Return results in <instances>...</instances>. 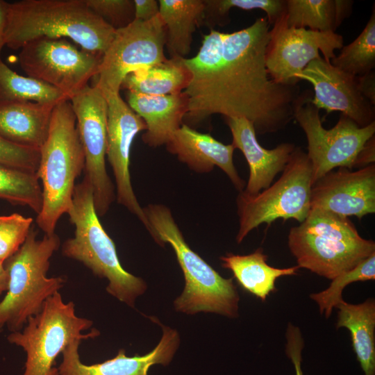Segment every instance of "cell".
I'll list each match as a JSON object with an SVG mask.
<instances>
[{
	"label": "cell",
	"mask_w": 375,
	"mask_h": 375,
	"mask_svg": "<svg viewBox=\"0 0 375 375\" xmlns=\"http://www.w3.org/2000/svg\"><path fill=\"white\" fill-rule=\"evenodd\" d=\"M269 26L267 18L260 17L231 33L212 29L194 57L181 58L190 74L183 91L187 98L183 119L197 124L214 114L243 117L259 135L278 132L290 123L301 91L298 85L275 82L267 72Z\"/></svg>",
	"instance_id": "cell-1"
},
{
	"label": "cell",
	"mask_w": 375,
	"mask_h": 375,
	"mask_svg": "<svg viewBox=\"0 0 375 375\" xmlns=\"http://www.w3.org/2000/svg\"><path fill=\"white\" fill-rule=\"evenodd\" d=\"M115 31L85 0H22L8 3L5 42L18 50L35 40L67 38L84 50L103 55Z\"/></svg>",
	"instance_id": "cell-2"
},
{
	"label": "cell",
	"mask_w": 375,
	"mask_h": 375,
	"mask_svg": "<svg viewBox=\"0 0 375 375\" xmlns=\"http://www.w3.org/2000/svg\"><path fill=\"white\" fill-rule=\"evenodd\" d=\"M39 150L35 173L42 183V207L35 221L44 235H51L60 217L71 208L76 180L85 169L84 152L69 100L55 105L47 140Z\"/></svg>",
	"instance_id": "cell-3"
},
{
	"label": "cell",
	"mask_w": 375,
	"mask_h": 375,
	"mask_svg": "<svg viewBox=\"0 0 375 375\" xmlns=\"http://www.w3.org/2000/svg\"><path fill=\"white\" fill-rule=\"evenodd\" d=\"M144 211L151 237L160 245H171L185 277L184 290L174 302L176 310L238 317L240 296L233 278H223L189 247L167 206L149 204Z\"/></svg>",
	"instance_id": "cell-4"
},
{
	"label": "cell",
	"mask_w": 375,
	"mask_h": 375,
	"mask_svg": "<svg viewBox=\"0 0 375 375\" xmlns=\"http://www.w3.org/2000/svg\"><path fill=\"white\" fill-rule=\"evenodd\" d=\"M67 214L75 228L74 236L62 245V255L83 263L98 277L106 278L108 293L133 307L136 298L147 290V284L122 267L115 243L99 221L93 190L85 176L75 186L72 205Z\"/></svg>",
	"instance_id": "cell-5"
},
{
	"label": "cell",
	"mask_w": 375,
	"mask_h": 375,
	"mask_svg": "<svg viewBox=\"0 0 375 375\" xmlns=\"http://www.w3.org/2000/svg\"><path fill=\"white\" fill-rule=\"evenodd\" d=\"M288 244L299 268L331 280L375 252L349 217L318 209L290 228Z\"/></svg>",
	"instance_id": "cell-6"
},
{
	"label": "cell",
	"mask_w": 375,
	"mask_h": 375,
	"mask_svg": "<svg viewBox=\"0 0 375 375\" xmlns=\"http://www.w3.org/2000/svg\"><path fill=\"white\" fill-rule=\"evenodd\" d=\"M37 235L32 227L20 248L3 262L8 285L0 302V331L4 326L11 333L22 331L65 284L61 276H47L50 259L60 246L59 236L44 235L38 240Z\"/></svg>",
	"instance_id": "cell-7"
},
{
	"label": "cell",
	"mask_w": 375,
	"mask_h": 375,
	"mask_svg": "<svg viewBox=\"0 0 375 375\" xmlns=\"http://www.w3.org/2000/svg\"><path fill=\"white\" fill-rule=\"evenodd\" d=\"M92 321L76 315L72 301H63L59 292L45 301L42 309L30 317L22 331L10 333L7 340L26 354L22 375H60L56 358L71 342L96 338L99 331Z\"/></svg>",
	"instance_id": "cell-8"
},
{
	"label": "cell",
	"mask_w": 375,
	"mask_h": 375,
	"mask_svg": "<svg viewBox=\"0 0 375 375\" xmlns=\"http://www.w3.org/2000/svg\"><path fill=\"white\" fill-rule=\"evenodd\" d=\"M312 168L306 153L296 147L280 178L255 195L243 191L237 197L238 244L262 224L270 225L277 219L302 222L310 210Z\"/></svg>",
	"instance_id": "cell-9"
},
{
	"label": "cell",
	"mask_w": 375,
	"mask_h": 375,
	"mask_svg": "<svg viewBox=\"0 0 375 375\" xmlns=\"http://www.w3.org/2000/svg\"><path fill=\"white\" fill-rule=\"evenodd\" d=\"M310 90L301 92L293 105V119L303 131L308 142L307 155L312 168V185L335 168L351 169L367 141L375 134V121L360 127L341 113L331 129L323 127L319 110L312 103Z\"/></svg>",
	"instance_id": "cell-10"
},
{
	"label": "cell",
	"mask_w": 375,
	"mask_h": 375,
	"mask_svg": "<svg viewBox=\"0 0 375 375\" xmlns=\"http://www.w3.org/2000/svg\"><path fill=\"white\" fill-rule=\"evenodd\" d=\"M102 56L78 49L65 38H40L23 46L18 58L27 76L56 88L69 100L97 76Z\"/></svg>",
	"instance_id": "cell-11"
},
{
	"label": "cell",
	"mask_w": 375,
	"mask_h": 375,
	"mask_svg": "<svg viewBox=\"0 0 375 375\" xmlns=\"http://www.w3.org/2000/svg\"><path fill=\"white\" fill-rule=\"evenodd\" d=\"M166 40V28L159 15L147 22L134 19L116 30L102 56L94 85L104 96L119 94L127 74L167 60L164 55Z\"/></svg>",
	"instance_id": "cell-12"
},
{
	"label": "cell",
	"mask_w": 375,
	"mask_h": 375,
	"mask_svg": "<svg viewBox=\"0 0 375 375\" xmlns=\"http://www.w3.org/2000/svg\"><path fill=\"white\" fill-rule=\"evenodd\" d=\"M85 156V176L93 190L99 217L106 214L116 198L106 167L108 104L101 91L88 84L69 100Z\"/></svg>",
	"instance_id": "cell-13"
},
{
	"label": "cell",
	"mask_w": 375,
	"mask_h": 375,
	"mask_svg": "<svg viewBox=\"0 0 375 375\" xmlns=\"http://www.w3.org/2000/svg\"><path fill=\"white\" fill-rule=\"evenodd\" d=\"M285 14L269 31L265 65L269 76L275 82L298 85L296 75L320 56L319 51L326 61L331 62L336 56L335 51L344 46V40L341 35L334 32L289 27Z\"/></svg>",
	"instance_id": "cell-14"
},
{
	"label": "cell",
	"mask_w": 375,
	"mask_h": 375,
	"mask_svg": "<svg viewBox=\"0 0 375 375\" xmlns=\"http://www.w3.org/2000/svg\"><path fill=\"white\" fill-rule=\"evenodd\" d=\"M104 97L108 104L106 156L115 179L117 201L135 215L151 235L150 224L134 193L129 172L133 141L140 132L146 131V124L119 93Z\"/></svg>",
	"instance_id": "cell-15"
},
{
	"label": "cell",
	"mask_w": 375,
	"mask_h": 375,
	"mask_svg": "<svg viewBox=\"0 0 375 375\" xmlns=\"http://www.w3.org/2000/svg\"><path fill=\"white\" fill-rule=\"evenodd\" d=\"M295 78L312 84L313 105L327 115L340 111L360 127L374 122L375 108L360 92L356 76L326 61L321 56L310 62Z\"/></svg>",
	"instance_id": "cell-16"
},
{
	"label": "cell",
	"mask_w": 375,
	"mask_h": 375,
	"mask_svg": "<svg viewBox=\"0 0 375 375\" xmlns=\"http://www.w3.org/2000/svg\"><path fill=\"white\" fill-rule=\"evenodd\" d=\"M313 209L358 219L374 214L375 165L356 171L339 167L317 180L310 192V210Z\"/></svg>",
	"instance_id": "cell-17"
},
{
	"label": "cell",
	"mask_w": 375,
	"mask_h": 375,
	"mask_svg": "<svg viewBox=\"0 0 375 375\" xmlns=\"http://www.w3.org/2000/svg\"><path fill=\"white\" fill-rule=\"evenodd\" d=\"M162 326V336L158 345L148 353L130 357L124 349L116 356L102 362L85 365L80 359L81 340L71 342L62 352V360L58 367L60 375H148L149 368L156 364L166 366L172 361L180 342L178 332Z\"/></svg>",
	"instance_id": "cell-18"
},
{
	"label": "cell",
	"mask_w": 375,
	"mask_h": 375,
	"mask_svg": "<svg viewBox=\"0 0 375 375\" xmlns=\"http://www.w3.org/2000/svg\"><path fill=\"white\" fill-rule=\"evenodd\" d=\"M226 122L232 135L231 144L242 152L249 165V179L242 191L255 195L272 185L276 176L284 169L296 147L283 142L267 149L259 144L251 122L243 117H226Z\"/></svg>",
	"instance_id": "cell-19"
},
{
	"label": "cell",
	"mask_w": 375,
	"mask_h": 375,
	"mask_svg": "<svg viewBox=\"0 0 375 375\" xmlns=\"http://www.w3.org/2000/svg\"><path fill=\"white\" fill-rule=\"evenodd\" d=\"M167 150L177 156L191 169L199 173L220 168L229 178L235 188L242 192L245 187L233 162L232 144H224L210 134L202 133L187 124H182L166 144Z\"/></svg>",
	"instance_id": "cell-20"
},
{
	"label": "cell",
	"mask_w": 375,
	"mask_h": 375,
	"mask_svg": "<svg viewBox=\"0 0 375 375\" xmlns=\"http://www.w3.org/2000/svg\"><path fill=\"white\" fill-rule=\"evenodd\" d=\"M127 104L145 122L143 142L151 147L166 144L182 125L187 112V98L176 94L147 95L127 92Z\"/></svg>",
	"instance_id": "cell-21"
},
{
	"label": "cell",
	"mask_w": 375,
	"mask_h": 375,
	"mask_svg": "<svg viewBox=\"0 0 375 375\" xmlns=\"http://www.w3.org/2000/svg\"><path fill=\"white\" fill-rule=\"evenodd\" d=\"M56 104L0 101V136L14 144L40 149L47 140Z\"/></svg>",
	"instance_id": "cell-22"
},
{
	"label": "cell",
	"mask_w": 375,
	"mask_h": 375,
	"mask_svg": "<svg viewBox=\"0 0 375 375\" xmlns=\"http://www.w3.org/2000/svg\"><path fill=\"white\" fill-rule=\"evenodd\" d=\"M267 258L261 247L247 255L228 253L220 257L222 266L233 272L241 287L262 301L276 290L277 278L296 275L299 269L297 265L276 268L267 264Z\"/></svg>",
	"instance_id": "cell-23"
},
{
	"label": "cell",
	"mask_w": 375,
	"mask_h": 375,
	"mask_svg": "<svg viewBox=\"0 0 375 375\" xmlns=\"http://www.w3.org/2000/svg\"><path fill=\"white\" fill-rule=\"evenodd\" d=\"M337 328L350 332L352 347L365 375H375V301L366 299L358 304L343 299L335 307Z\"/></svg>",
	"instance_id": "cell-24"
},
{
	"label": "cell",
	"mask_w": 375,
	"mask_h": 375,
	"mask_svg": "<svg viewBox=\"0 0 375 375\" xmlns=\"http://www.w3.org/2000/svg\"><path fill=\"white\" fill-rule=\"evenodd\" d=\"M158 4L171 58H184L190 51L193 33L205 18V1L160 0Z\"/></svg>",
	"instance_id": "cell-25"
},
{
	"label": "cell",
	"mask_w": 375,
	"mask_h": 375,
	"mask_svg": "<svg viewBox=\"0 0 375 375\" xmlns=\"http://www.w3.org/2000/svg\"><path fill=\"white\" fill-rule=\"evenodd\" d=\"M190 79L181 58H170L129 73L121 88L147 95L176 94L185 90Z\"/></svg>",
	"instance_id": "cell-26"
},
{
	"label": "cell",
	"mask_w": 375,
	"mask_h": 375,
	"mask_svg": "<svg viewBox=\"0 0 375 375\" xmlns=\"http://www.w3.org/2000/svg\"><path fill=\"white\" fill-rule=\"evenodd\" d=\"M353 3L351 0H286V24L335 33L351 15Z\"/></svg>",
	"instance_id": "cell-27"
},
{
	"label": "cell",
	"mask_w": 375,
	"mask_h": 375,
	"mask_svg": "<svg viewBox=\"0 0 375 375\" xmlns=\"http://www.w3.org/2000/svg\"><path fill=\"white\" fill-rule=\"evenodd\" d=\"M67 97L56 88L29 76H22L0 60V101H35L57 103Z\"/></svg>",
	"instance_id": "cell-28"
},
{
	"label": "cell",
	"mask_w": 375,
	"mask_h": 375,
	"mask_svg": "<svg viewBox=\"0 0 375 375\" xmlns=\"http://www.w3.org/2000/svg\"><path fill=\"white\" fill-rule=\"evenodd\" d=\"M0 199L28 206L38 215L42 190L36 173L0 165Z\"/></svg>",
	"instance_id": "cell-29"
},
{
	"label": "cell",
	"mask_w": 375,
	"mask_h": 375,
	"mask_svg": "<svg viewBox=\"0 0 375 375\" xmlns=\"http://www.w3.org/2000/svg\"><path fill=\"white\" fill-rule=\"evenodd\" d=\"M331 63L354 76L367 74L375 67V9L365 28L351 43L343 46Z\"/></svg>",
	"instance_id": "cell-30"
},
{
	"label": "cell",
	"mask_w": 375,
	"mask_h": 375,
	"mask_svg": "<svg viewBox=\"0 0 375 375\" xmlns=\"http://www.w3.org/2000/svg\"><path fill=\"white\" fill-rule=\"evenodd\" d=\"M375 279V252L362 260L352 269L343 272L333 279L323 291L310 295L319 306L321 314L328 318L336 306L342 300V291L349 284L357 281Z\"/></svg>",
	"instance_id": "cell-31"
},
{
	"label": "cell",
	"mask_w": 375,
	"mask_h": 375,
	"mask_svg": "<svg viewBox=\"0 0 375 375\" xmlns=\"http://www.w3.org/2000/svg\"><path fill=\"white\" fill-rule=\"evenodd\" d=\"M206 19L215 24L224 26L229 22V11L236 8L245 10L260 9L267 14L269 25L281 19L286 10V0H206Z\"/></svg>",
	"instance_id": "cell-32"
},
{
	"label": "cell",
	"mask_w": 375,
	"mask_h": 375,
	"mask_svg": "<svg viewBox=\"0 0 375 375\" xmlns=\"http://www.w3.org/2000/svg\"><path fill=\"white\" fill-rule=\"evenodd\" d=\"M33 219L19 213L0 215V261L13 255L25 242Z\"/></svg>",
	"instance_id": "cell-33"
},
{
	"label": "cell",
	"mask_w": 375,
	"mask_h": 375,
	"mask_svg": "<svg viewBox=\"0 0 375 375\" xmlns=\"http://www.w3.org/2000/svg\"><path fill=\"white\" fill-rule=\"evenodd\" d=\"M88 7L115 30L124 28L134 21L132 0H85Z\"/></svg>",
	"instance_id": "cell-34"
},
{
	"label": "cell",
	"mask_w": 375,
	"mask_h": 375,
	"mask_svg": "<svg viewBox=\"0 0 375 375\" xmlns=\"http://www.w3.org/2000/svg\"><path fill=\"white\" fill-rule=\"evenodd\" d=\"M40 150L14 144L0 136V165L36 172Z\"/></svg>",
	"instance_id": "cell-35"
},
{
	"label": "cell",
	"mask_w": 375,
	"mask_h": 375,
	"mask_svg": "<svg viewBox=\"0 0 375 375\" xmlns=\"http://www.w3.org/2000/svg\"><path fill=\"white\" fill-rule=\"evenodd\" d=\"M286 339L285 352L293 364L295 375H304L301 368V352L304 342L299 327L289 323Z\"/></svg>",
	"instance_id": "cell-36"
},
{
	"label": "cell",
	"mask_w": 375,
	"mask_h": 375,
	"mask_svg": "<svg viewBox=\"0 0 375 375\" xmlns=\"http://www.w3.org/2000/svg\"><path fill=\"white\" fill-rule=\"evenodd\" d=\"M135 20L147 22L159 15V4L156 0H134Z\"/></svg>",
	"instance_id": "cell-37"
},
{
	"label": "cell",
	"mask_w": 375,
	"mask_h": 375,
	"mask_svg": "<svg viewBox=\"0 0 375 375\" xmlns=\"http://www.w3.org/2000/svg\"><path fill=\"white\" fill-rule=\"evenodd\" d=\"M358 88L362 95L372 105H375V74L372 70L356 76Z\"/></svg>",
	"instance_id": "cell-38"
},
{
	"label": "cell",
	"mask_w": 375,
	"mask_h": 375,
	"mask_svg": "<svg viewBox=\"0 0 375 375\" xmlns=\"http://www.w3.org/2000/svg\"><path fill=\"white\" fill-rule=\"evenodd\" d=\"M375 161V135L369 139L358 153L353 168H362L374 164Z\"/></svg>",
	"instance_id": "cell-39"
},
{
	"label": "cell",
	"mask_w": 375,
	"mask_h": 375,
	"mask_svg": "<svg viewBox=\"0 0 375 375\" xmlns=\"http://www.w3.org/2000/svg\"><path fill=\"white\" fill-rule=\"evenodd\" d=\"M8 2L0 0V60L1 53L6 45L5 42V31L6 26V19H7V9H8Z\"/></svg>",
	"instance_id": "cell-40"
},
{
	"label": "cell",
	"mask_w": 375,
	"mask_h": 375,
	"mask_svg": "<svg viewBox=\"0 0 375 375\" xmlns=\"http://www.w3.org/2000/svg\"><path fill=\"white\" fill-rule=\"evenodd\" d=\"M8 285V275L4 267L3 262L0 261V295L7 291Z\"/></svg>",
	"instance_id": "cell-41"
}]
</instances>
